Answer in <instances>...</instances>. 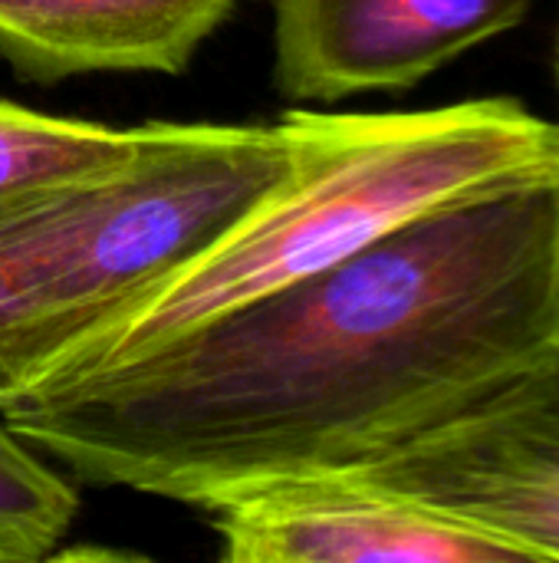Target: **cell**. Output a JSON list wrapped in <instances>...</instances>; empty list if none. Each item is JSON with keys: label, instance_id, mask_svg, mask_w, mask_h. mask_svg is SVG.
<instances>
[{"label": "cell", "instance_id": "11", "mask_svg": "<svg viewBox=\"0 0 559 563\" xmlns=\"http://www.w3.org/2000/svg\"><path fill=\"white\" fill-rule=\"evenodd\" d=\"M557 343H559V330H557Z\"/></svg>", "mask_w": 559, "mask_h": 563}, {"label": "cell", "instance_id": "5", "mask_svg": "<svg viewBox=\"0 0 559 563\" xmlns=\"http://www.w3.org/2000/svg\"><path fill=\"white\" fill-rule=\"evenodd\" d=\"M530 10L534 0H273V86L297 106L405 92Z\"/></svg>", "mask_w": 559, "mask_h": 563}, {"label": "cell", "instance_id": "6", "mask_svg": "<svg viewBox=\"0 0 559 563\" xmlns=\"http://www.w3.org/2000/svg\"><path fill=\"white\" fill-rule=\"evenodd\" d=\"M208 515L227 563H530L521 548L349 472L254 488Z\"/></svg>", "mask_w": 559, "mask_h": 563}, {"label": "cell", "instance_id": "8", "mask_svg": "<svg viewBox=\"0 0 559 563\" xmlns=\"http://www.w3.org/2000/svg\"><path fill=\"white\" fill-rule=\"evenodd\" d=\"M138 139L142 125L115 129L0 99V198L109 165L128 155Z\"/></svg>", "mask_w": 559, "mask_h": 563}, {"label": "cell", "instance_id": "4", "mask_svg": "<svg viewBox=\"0 0 559 563\" xmlns=\"http://www.w3.org/2000/svg\"><path fill=\"white\" fill-rule=\"evenodd\" d=\"M349 475L559 563V343Z\"/></svg>", "mask_w": 559, "mask_h": 563}, {"label": "cell", "instance_id": "7", "mask_svg": "<svg viewBox=\"0 0 559 563\" xmlns=\"http://www.w3.org/2000/svg\"><path fill=\"white\" fill-rule=\"evenodd\" d=\"M237 0H0V59L33 82L191 66Z\"/></svg>", "mask_w": 559, "mask_h": 563}, {"label": "cell", "instance_id": "10", "mask_svg": "<svg viewBox=\"0 0 559 563\" xmlns=\"http://www.w3.org/2000/svg\"><path fill=\"white\" fill-rule=\"evenodd\" d=\"M557 79H559V43H557Z\"/></svg>", "mask_w": 559, "mask_h": 563}, {"label": "cell", "instance_id": "1", "mask_svg": "<svg viewBox=\"0 0 559 563\" xmlns=\"http://www.w3.org/2000/svg\"><path fill=\"white\" fill-rule=\"evenodd\" d=\"M559 330V168L425 211L329 267L3 409L96 488L191 508L349 472Z\"/></svg>", "mask_w": 559, "mask_h": 563}, {"label": "cell", "instance_id": "2", "mask_svg": "<svg viewBox=\"0 0 559 563\" xmlns=\"http://www.w3.org/2000/svg\"><path fill=\"white\" fill-rule=\"evenodd\" d=\"M280 125L290 142L283 178L204 251L122 303L40 386L128 363L425 211L559 168V119L514 96L415 112L297 106Z\"/></svg>", "mask_w": 559, "mask_h": 563}, {"label": "cell", "instance_id": "9", "mask_svg": "<svg viewBox=\"0 0 559 563\" xmlns=\"http://www.w3.org/2000/svg\"><path fill=\"white\" fill-rule=\"evenodd\" d=\"M76 515V488L0 412V563L53 561Z\"/></svg>", "mask_w": 559, "mask_h": 563}, {"label": "cell", "instance_id": "3", "mask_svg": "<svg viewBox=\"0 0 559 563\" xmlns=\"http://www.w3.org/2000/svg\"><path fill=\"white\" fill-rule=\"evenodd\" d=\"M287 165L280 122H145L128 155L0 198V412L227 231Z\"/></svg>", "mask_w": 559, "mask_h": 563}]
</instances>
